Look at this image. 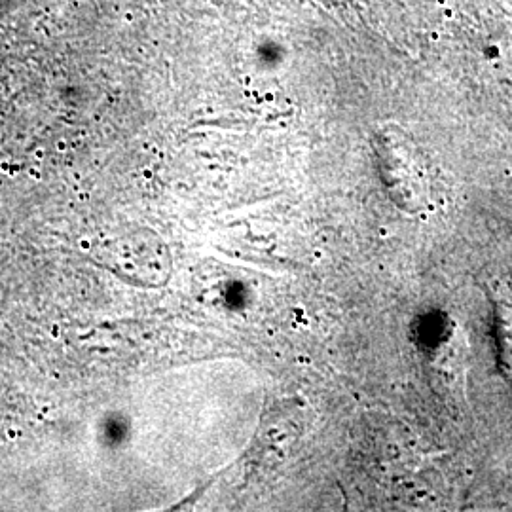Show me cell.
I'll return each instance as SVG.
<instances>
[{
	"instance_id": "6da1fadb",
	"label": "cell",
	"mask_w": 512,
	"mask_h": 512,
	"mask_svg": "<svg viewBox=\"0 0 512 512\" xmlns=\"http://www.w3.org/2000/svg\"><path fill=\"white\" fill-rule=\"evenodd\" d=\"M374 150L393 200L408 211H418L427 200V173L416 143L397 126H385L374 137Z\"/></svg>"
},
{
	"instance_id": "7a4b0ae2",
	"label": "cell",
	"mask_w": 512,
	"mask_h": 512,
	"mask_svg": "<svg viewBox=\"0 0 512 512\" xmlns=\"http://www.w3.org/2000/svg\"><path fill=\"white\" fill-rule=\"evenodd\" d=\"M494 73L503 92L512 99V31L499 38L495 46Z\"/></svg>"
}]
</instances>
